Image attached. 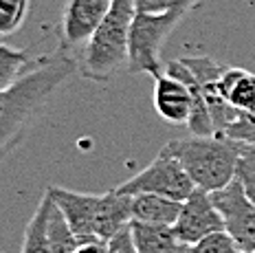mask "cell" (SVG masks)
Returning <instances> with one entry per match:
<instances>
[{"label":"cell","mask_w":255,"mask_h":253,"mask_svg":"<svg viewBox=\"0 0 255 253\" xmlns=\"http://www.w3.org/2000/svg\"><path fill=\"white\" fill-rule=\"evenodd\" d=\"M136 13H163L169 11V0H134Z\"/></svg>","instance_id":"obj_24"},{"label":"cell","mask_w":255,"mask_h":253,"mask_svg":"<svg viewBox=\"0 0 255 253\" xmlns=\"http://www.w3.org/2000/svg\"><path fill=\"white\" fill-rule=\"evenodd\" d=\"M216 209L222 216L225 231L233 238L242 253L255 251V203L247 196L238 178L229 185L211 192Z\"/></svg>","instance_id":"obj_6"},{"label":"cell","mask_w":255,"mask_h":253,"mask_svg":"<svg viewBox=\"0 0 255 253\" xmlns=\"http://www.w3.org/2000/svg\"><path fill=\"white\" fill-rule=\"evenodd\" d=\"M180 200L158 194H134L132 196V220L147 225H174L180 214Z\"/></svg>","instance_id":"obj_15"},{"label":"cell","mask_w":255,"mask_h":253,"mask_svg":"<svg viewBox=\"0 0 255 253\" xmlns=\"http://www.w3.org/2000/svg\"><path fill=\"white\" fill-rule=\"evenodd\" d=\"M29 55L22 49L0 42V93L11 88L29 71Z\"/></svg>","instance_id":"obj_18"},{"label":"cell","mask_w":255,"mask_h":253,"mask_svg":"<svg viewBox=\"0 0 255 253\" xmlns=\"http://www.w3.org/2000/svg\"><path fill=\"white\" fill-rule=\"evenodd\" d=\"M185 15L169 9L163 13H136L130 27L128 73L158 77L165 71L161 49Z\"/></svg>","instance_id":"obj_4"},{"label":"cell","mask_w":255,"mask_h":253,"mask_svg":"<svg viewBox=\"0 0 255 253\" xmlns=\"http://www.w3.org/2000/svg\"><path fill=\"white\" fill-rule=\"evenodd\" d=\"M108 253H136L134 242H132L130 227H126V229L119 231L115 238L108 240Z\"/></svg>","instance_id":"obj_23"},{"label":"cell","mask_w":255,"mask_h":253,"mask_svg":"<svg viewBox=\"0 0 255 253\" xmlns=\"http://www.w3.org/2000/svg\"><path fill=\"white\" fill-rule=\"evenodd\" d=\"M180 60L185 62V66L194 73L196 80H198L200 86H203L207 106H209L211 119H214L216 134L225 136L227 128H229L233 121H236L238 115H240V110L233 108L220 91V75H222V71H225V64H218V62L211 60L209 55L180 57Z\"/></svg>","instance_id":"obj_7"},{"label":"cell","mask_w":255,"mask_h":253,"mask_svg":"<svg viewBox=\"0 0 255 253\" xmlns=\"http://www.w3.org/2000/svg\"><path fill=\"white\" fill-rule=\"evenodd\" d=\"M220 91L240 113L255 110V73L240 66H225L220 75Z\"/></svg>","instance_id":"obj_14"},{"label":"cell","mask_w":255,"mask_h":253,"mask_svg":"<svg viewBox=\"0 0 255 253\" xmlns=\"http://www.w3.org/2000/svg\"><path fill=\"white\" fill-rule=\"evenodd\" d=\"M198 4H200V0H169V9H174V11H178L183 15H187Z\"/></svg>","instance_id":"obj_26"},{"label":"cell","mask_w":255,"mask_h":253,"mask_svg":"<svg viewBox=\"0 0 255 253\" xmlns=\"http://www.w3.org/2000/svg\"><path fill=\"white\" fill-rule=\"evenodd\" d=\"M132 223V196L110 189L99 194L97 214H95V234L104 240L115 238L119 231Z\"/></svg>","instance_id":"obj_12"},{"label":"cell","mask_w":255,"mask_h":253,"mask_svg":"<svg viewBox=\"0 0 255 253\" xmlns=\"http://www.w3.org/2000/svg\"><path fill=\"white\" fill-rule=\"evenodd\" d=\"M236 178L244 187L247 196L255 203V143H244L240 150V159L236 167Z\"/></svg>","instance_id":"obj_20"},{"label":"cell","mask_w":255,"mask_h":253,"mask_svg":"<svg viewBox=\"0 0 255 253\" xmlns=\"http://www.w3.org/2000/svg\"><path fill=\"white\" fill-rule=\"evenodd\" d=\"M134 15V0H115L113 2L104 22L88 38L82 49V55L77 57V71L84 80L104 84L113 80L124 66L128 68L130 27Z\"/></svg>","instance_id":"obj_2"},{"label":"cell","mask_w":255,"mask_h":253,"mask_svg":"<svg viewBox=\"0 0 255 253\" xmlns=\"http://www.w3.org/2000/svg\"><path fill=\"white\" fill-rule=\"evenodd\" d=\"M46 234H49V242H51L53 253H75L79 238H77L75 231H73V227L68 225L66 216L62 214V209L55 205V200L51 203V209H49Z\"/></svg>","instance_id":"obj_17"},{"label":"cell","mask_w":255,"mask_h":253,"mask_svg":"<svg viewBox=\"0 0 255 253\" xmlns=\"http://www.w3.org/2000/svg\"><path fill=\"white\" fill-rule=\"evenodd\" d=\"M115 189L121 194H128V196H134V194H158V196H167L183 203V200H187L191 196L196 185L189 178V174L185 172V167L180 165V161L163 145L150 165L143 167L141 172H136L134 176H130Z\"/></svg>","instance_id":"obj_5"},{"label":"cell","mask_w":255,"mask_h":253,"mask_svg":"<svg viewBox=\"0 0 255 253\" xmlns=\"http://www.w3.org/2000/svg\"><path fill=\"white\" fill-rule=\"evenodd\" d=\"M51 203H53L51 192H49V189H44V194H42V198L38 203V209L33 212L29 225H26L22 251H20V253H53L51 242H49V234H46Z\"/></svg>","instance_id":"obj_16"},{"label":"cell","mask_w":255,"mask_h":253,"mask_svg":"<svg viewBox=\"0 0 255 253\" xmlns=\"http://www.w3.org/2000/svg\"><path fill=\"white\" fill-rule=\"evenodd\" d=\"M191 249H194V253H242L225 229L216 231V234L207 236L200 242L191 245Z\"/></svg>","instance_id":"obj_21"},{"label":"cell","mask_w":255,"mask_h":253,"mask_svg":"<svg viewBox=\"0 0 255 253\" xmlns=\"http://www.w3.org/2000/svg\"><path fill=\"white\" fill-rule=\"evenodd\" d=\"M225 136L236 141H244V143H255V110L238 115L236 121L227 128Z\"/></svg>","instance_id":"obj_22"},{"label":"cell","mask_w":255,"mask_h":253,"mask_svg":"<svg viewBox=\"0 0 255 253\" xmlns=\"http://www.w3.org/2000/svg\"><path fill=\"white\" fill-rule=\"evenodd\" d=\"M130 234L136 253H178L183 245L174 231V225H147L132 220Z\"/></svg>","instance_id":"obj_13"},{"label":"cell","mask_w":255,"mask_h":253,"mask_svg":"<svg viewBox=\"0 0 255 253\" xmlns=\"http://www.w3.org/2000/svg\"><path fill=\"white\" fill-rule=\"evenodd\" d=\"M77 73V60L60 46L44 55L13 84L0 93V161L26 136V130L44 113L62 84Z\"/></svg>","instance_id":"obj_1"},{"label":"cell","mask_w":255,"mask_h":253,"mask_svg":"<svg viewBox=\"0 0 255 253\" xmlns=\"http://www.w3.org/2000/svg\"><path fill=\"white\" fill-rule=\"evenodd\" d=\"M154 108L167 124L187 126L191 117L189 88L176 77L167 75V73L154 77Z\"/></svg>","instance_id":"obj_11"},{"label":"cell","mask_w":255,"mask_h":253,"mask_svg":"<svg viewBox=\"0 0 255 253\" xmlns=\"http://www.w3.org/2000/svg\"><path fill=\"white\" fill-rule=\"evenodd\" d=\"M46 189L51 192V196L57 207L62 209V214L66 216L68 225L77 234L79 242L88 238H99L95 234V214H97L99 194H82L57 185H49Z\"/></svg>","instance_id":"obj_10"},{"label":"cell","mask_w":255,"mask_h":253,"mask_svg":"<svg viewBox=\"0 0 255 253\" xmlns=\"http://www.w3.org/2000/svg\"><path fill=\"white\" fill-rule=\"evenodd\" d=\"M165 147L180 161L194 185L205 192H216L236 178L242 141L229 136H196L167 141Z\"/></svg>","instance_id":"obj_3"},{"label":"cell","mask_w":255,"mask_h":253,"mask_svg":"<svg viewBox=\"0 0 255 253\" xmlns=\"http://www.w3.org/2000/svg\"><path fill=\"white\" fill-rule=\"evenodd\" d=\"M115 0H68L62 18V46L75 49L86 44L104 22Z\"/></svg>","instance_id":"obj_9"},{"label":"cell","mask_w":255,"mask_h":253,"mask_svg":"<svg viewBox=\"0 0 255 253\" xmlns=\"http://www.w3.org/2000/svg\"><path fill=\"white\" fill-rule=\"evenodd\" d=\"M75 253H108V240L104 238H88L77 245Z\"/></svg>","instance_id":"obj_25"},{"label":"cell","mask_w":255,"mask_h":253,"mask_svg":"<svg viewBox=\"0 0 255 253\" xmlns=\"http://www.w3.org/2000/svg\"><path fill=\"white\" fill-rule=\"evenodd\" d=\"M251 253H255V251H251Z\"/></svg>","instance_id":"obj_27"},{"label":"cell","mask_w":255,"mask_h":253,"mask_svg":"<svg viewBox=\"0 0 255 253\" xmlns=\"http://www.w3.org/2000/svg\"><path fill=\"white\" fill-rule=\"evenodd\" d=\"M222 229H225V223H222V216L211 200V194L196 187L191 196L183 200L180 214L174 223V231H176L178 240L183 245H196L207 236Z\"/></svg>","instance_id":"obj_8"},{"label":"cell","mask_w":255,"mask_h":253,"mask_svg":"<svg viewBox=\"0 0 255 253\" xmlns=\"http://www.w3.org/2000/svg\"><path fill=\"white\" fill-rule=\"evenodd\" d=\"M31 0H0V35H11L24 24Z\"/></svg>","instance_id":"obj_19"}]
</instances>
